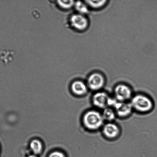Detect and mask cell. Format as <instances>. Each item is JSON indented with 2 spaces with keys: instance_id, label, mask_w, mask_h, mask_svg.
Listing matches in <instances>:
<instances>
[{
  "instance_id": "obj_10",
  "label": "cell",
  "mask_w": 157,
  "mask_h": 157,
  "mask_svg": "<svg viewBox=\"0 0 157 157\" xmlns=\"http://www.w3.org/2000/svg\"><path fill=\"white\" fill-rule=\"evenodd\" d=\"M102 115L104 120L111 121L115 119L116 113L110 108L107 107L104 109Z\"/></svg>"
},
{
  "instance_id": "obj_8",
  "label": "cell",
  "mask_w": 157,
  "mask_h": 157,
  "mask_svg": "<svg viewBox=\"0 0 157 157\" xmlns=\"http://www.w3.org/2000/svg\"><path fill=\"white\" fill-rule=\"evenodd\" d=\"M103 132L104 136L109 138H114L120 133L119 128L113 123L109 122L104 126Z\"/></svg>"
},
{
  "instance_id": "obj_6",
  "label": "cell",
  "mask_w": 157,
  "mask_h": 157,
  "mask_svg": "<svg viewBox=\"0 0 157 157\" xmlns=\"http://www.w3.org/2000/svg\"><path fill=\"white\" fill-rule=\"evenodd\" d=\"M114 108L115 113L120 117H125L128 116L131 113L132 107L130 103L122 102L118 101Z\"/></svg>"
},
{
  "instance_id": "obj_14",
  "label": "cell",
  "mask_w": 157,
  "mask_h": 157,
  "mask_svg": "<svg viewBox=\"0 0 157 157\" xmlns=\"http://www.w3.org/2000/svg\"><path fill=\"white\" fill-rule=\"evenodd\" d=\"M57 4L60 7L62 8L68 9L71 8L74 5L75 2L73 1H58Z\"/></svg>"
},
{
  "instance_id": "obj_16",
  "label": "cell",
  "mask_w": 157,
  "mask_h": 157,
  "mask_svg": "<svg viewBox=\"0 0 157 157\" xmlns=\"http://www.w3.org/2000/svg\"><path fill=\"white\" fill-rule=\"evenodd\" d=\"M28 157H37L36 155H31L29 156Z\"/></svg>"
},
{
  "instance_id": "obj_4",
  "label": "cell",
  "mask_w": 157,
  "mask_h": 157,
  "mask_svg": "<svg viewBox=\"0 0 157 157\" xmlns=\"http://www.w3.org/2000/svg\"><path fill=\"white\" fill-rule=\"evenodd\" d=\"M70 23L76 30L82 31L87 28L88 22L87 18L80 14H75L70 18Z\"/></svg>"
},
{
  "instance_id": "obj_7",
  "label": "cell",
  "mask_w": 157,
  "mask_h": 157,
  "mask_svg": "<svg viewBox=\"0 0 157 157\" xmlns=\"http://www.w3.org/2000/svg\"><path fill=\"white\" fill-rule=\"evenodd\" d=\"M109 98L110 97L105 92H98L93 95L92 101L96 107L104 109L108 106Z\"/></svg>"
},
{
  "instance_id": "obj_1",
  "label": "cell",
  "mask_w": 157,
  "mask_h": 157,
  "mask_svg": "<svg viewBox=\"0 0 157 157\" xmlns=\"http://www.w3.org/2000/svg\"><path fill=\"white\" fill-rule=\"evenodd\" d=\"M104 121L102 114L95 110L88 112L83 118L84 126L91 130H96L100 128L103 125Z\"/></svg>"
},
{
  "instance_id": "obj_12",
  "label": "cell",
  "mask_w": 157,
  "mask_h": 157,
  "mask_svg": "<svg viewBox=\"0 0 157 157\" xmlns=\"http://www.w3.org/2000/svg\"><path fill=\"white\" fill-rule=\"evenodd\" d=\"M75 9L81 15L85 14L88 12V9L87 5L82 2L77 1L74 5Z\"/></svg>"
},
{
  "instance_id": "obj_5",
  "label": "cell",
  "mask_w": 157,
  "mask_h": 157,
  "mask_svg": "<svg viewBox=\"0 0 157 157\" xmlns=\"http://www.w3.org/2000/svg\"><path fill=\"white\" fill-rule=\"evenodd\" d=\"M104 84V79L102 75L99 73H94L91 75L88 80V85L91 89L99 90Z\"/></svg>"
},
{
  "instance_id": "obj_13",
  "label": "cell",
  "mask_w": 157,
  "mask_h": 157,
  "mask_svg": "<svg viewBox=\"0 0 157 157\" xmlns=\"http://www.w3.org/2000/svg\"><path fill=\"white\" fill-rule=\"evenodd\" d=\"M106 1H87L85 2L90 7L94 9H99L106 4Z\"/></svg>"
},
{
  "instance_id": "obj_9",
  "label": "cell",
  "mask_w": 157,
  "mask_h": 157,
  "mask_svg": "<svg viewBox=\"0 0 157 157\" xmlns=\"http://www.w3.org/2000/svg\"><path fill=\"white\" fill-rule=\"evenodd\" d=\"M72 89L75 94L81 95L84 94L87 91V86L82 82H74L72 85Z\"/></svg>"
},
{
  "instance_id": "obj_3",
  "label": "cell",
  "mask_w": 157,
  "mask_h": 157,
  "mask_svg": "<svg viewBox=\"0 0 157 157\" xmlns=\"http://www.w3.org/2000/svg\"><path fill=\"white\" fill-rule=\"evenodd\" d=\"M115 98L118 101L125 102L130 99L132 96V91L130 87L125 85L120 84L115 89Z\"/></svg>"
},
{
  "instance_id": "obj_2",
  "label": "cell",
  "mask_w": 157,
  "mask_h": 157,
  "mask_svg": "<svg viewBox=\"0 0 157 157\" xmlns=\"http://www.w3.org/2000/svg\"><path fill=\"white\" fill-rule=\"evenodd\" d=\"M130 104L133 109L140 112H148L153 107V103L151 100L143 95H135L132 98Z\"/></svg>"
},
{
  "instance_id": "obj_11",
  "label": "cell",
  "mask_w": 157,
  "mask_h": 157,
  "mask_svg": "<svg viewBox=\"0 0 157 157\" xmlns=\"http://www.w3.org/2000/svg\"><path fill=\"white\" fill-rule=\"evenodd\" d=\"M31 150L35 154H39L42 151L43 146L41 143L38 140H35L30 144Z\"/></svg>"
},
{
  "instance_id": "obj_15",
  "label": "cell",
  "mask_w": 157,
  "mask_h": 157,
  "mask_svg": "<svg viewBox=\"0 0 157 157\" xmlns=\"http://www.w3.org/2000/svg\"><path fill=\"white\" fill-rule=\"evenodd\" d=\"M49 157H65L64 154L59 151H55L49 155Z\"/></svg>"
}]
</instances>
